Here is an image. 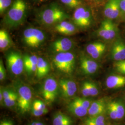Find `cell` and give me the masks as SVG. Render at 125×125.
I'll use <instances>...</instances> for the list:
<instances>
[{
  "mask_svg": "<svg viewBox=\"0 0 125 125\" xmlns=\"http://www.w3.org/2000/svg\"><path fill=\"white\" fill-rule=\"evenodd\" d=\"M38 18L42 25L51 26L66 20L69 16L58 4L52 3L40 11Z\"/></svg>",
  "mask_w": 125,
  "mask_h": 125,
  "instance_id": "6da1fadb",
  "label": "cell"
},
{
  "mask_svg": "<svg viewBox=\"0 0 125 125\" xmlns=\"http://www.w3.org/2000/svg\"><path fill=\"white\" fill-rule=\"evenodd\" d=\"M27 4L24 0H14L3 19L5 25L9 27L21 25L26 17Z\"/></svg>",
  "mask_w": 125,
  "mask_h": 125,
  "instance_id": "7a4b0ae2",
  "label": "cell"
},
{
  "mask_svg": "<svg viewBox=\"0 0 125 125\" xmlns=\"http://www.w3.org/2000/svg\"><path fill=\"white\" fill-rule=\"evenodd\" d=\"M53 63L58 71L70 75L74 70L75 56L70 52L58 53L53 58Z\"/></svg>",
  "mask_w": 125,
  "mask_h": 125,
  "instance_id": "3957f363",
  "label": "cell"
},
{
  "mask_svg": "<svg viewBox=\"0 0 125 125\" xmlns=\"http://www.w3.org/2000/svg\"><path fill=\"white\" fill-rule=\"evenodd\" d=\"M16 84V92L18 95L17 105L20 111L24 114L31 109L32 92L27 85L21 83Z\"/></svg>",
  "mask_w": 125,
  "mask_h": 125,
  "instance_id": "277c9868",
  "label": "cell"
},
{
  "mask_svg": "<svg viewBox=\"0 0 125 125\" xmlns=\"http://www.w3.org/2000/svg\"><path fill=\"white\" fill-rule=\"evenodd\" d=\"M22 39L24 44L28 47L37 48L42 45L46 39L45 33L34 27H29L23 32Z\"/></svg>",
  "mask_w": 125,
  "mask_h": 125,
  "instance_id": "5b68a950",
  "label": "cell"
},
{
  "mask_svg": "<svg viewBox=\"0 0 125 125\" xmlns=\"http://www.w3.org/2000/svg\"><path fill=\"white\" fill-rule=\"evenodd\" d=\"M73 23L81 28H88L93 21L92 13L90 9L83 5L75 9L72 16Z\"/></svg>",
  "mask_w": 125,
  "mask_h": 125,
  "instance_id": "8992f818",
  "label": "cell"
},
{
  "mask_svg": "<svg viewBox=\"0 0 125 125\" xmlns=\"http://www.w3.org/2000/svg\"><path fill=\"white\" fill-rule=\"evenodd\" d=\"M7 67L12 74L18 76L22 73L24 70L23 57L17 51H12L6 55Z\"/></svg>",
  "mask_w": 125,
  "mask_h": 125,
  "instance_id": "52a82bcc",
  "label": "cell"
},
{
  "mask_svg": "<svg viewBox=\"0 0 125 125\" xmlns=\"http://www.w3.org/2000/svg\"><path fill=\"white\" fill-rule=\"evenodd\" d=\"M59 90V86L56 80L52 77L46 78L43 83L41 91L42 96L45 102L48 103L55 100Z\"/></svg>",
  "mask_w": 125,
  "mask_h": 125,
  "instance_id": "ba28073f",
  "label": "cell"
},
{
  "mask_svg": "<svg viewBox=\"0 0 125 125\" xmlns=\"http://www.w3.org/2000/svg\"><path fill=\"white\" fill-rule=\"evenodd\" d=\"M117 34V28L115 24L111 20L106 19L101 23L97 31L99 37L106 40L114 39Z\"/></svg>",
  "mask_w": 125,
  "mask_h": 125,
  "instance_id": "9c48e42d",
  "label": "cell"
},
{
  "mask_svg": "<svg viewBox=\"0 0 125 125\" xmlns=\"http://www.w3.org/2000/svg\"><path fill=\"white\" fill-rule=\"evenodd\" d=\"M59 89L63 97L68 98L73 96L77 90L76 83L72 79L62 78L58 82Z\"/></svg>",
  "mask_w": 125,
  "mask_h": 125,
  "instance_id": "30bf717a",
  "label": "cell"
},
{
  "mask_svg": "<svg viewBox=\"0 0 125 125\" xmlns=\"http://www.w3.org/2000/svg\"><path fill=\"white\" fill-rule=\"evenodd\" d=\"M80 64L83 73L87 75L94 74L99 68V64L94 59L84 55L81 56Z\"/></svg>",
  "mask_w": 125,
  "mask_h": 125,
  "instance_id": "8fae6325",
  "label": "cell"
},
{
  "mask_svg": "<svg viewBox=\"0 0 125 125\" xmlns=\"http://www.w3.org/2000/svg\"><path fill=\"white\" fill-rule=\"evenodd\" d=\"M106 45L100 41H95L87 45L86 51L88 55L94 60L101 58L106 50Z\"/></svg>",
  "mask_w": 125,
  "mask_h": 125,
  "instance_id": "7c38bea8",
  "label": "cell"
},
{
  "mask_svg": "<svg viewBox=\"0 0 125 125\" xmlns=\"http://www.w3.org/2000/svg\"><path fill=\"white\" fill-rule=\"evenodd\" d=\"M120 12V0H107L104 8V14L107 19H115L119 16Z\"/></svg>",
  "mask_w": 125,
  "mask_h": 125,
  "instance_id": "4fadbf2b",
  "label": "cell"
},
{
  "mask_svg": "<svg viewBox=\"0 0 125 125\" xmlns=\"http://www.w3.org/2000/svg\"><path fill=\"white\" fill-rule=\"evenodd\" d=\"M74 42L68 38H62L53 42L51 48L52 51L56 53L70 52L74 47Z\"/></svg>",
  "mask_w": 125,
  "mask_h": 125,
  "instance_id": "5bb4252c",
  "label": "cell"
},
{
  "mask_svg": "<svg viewBox=\"0 0 125 125\" xmlns=\"http://www.w3.org/2000/svg\"><path fill=\"white\" fill-rule=\"evenodd\" d=\"M111 55L112 59L116 61L125 60V42L123 40L118 39L114 43Z\"/></svg>",
  "mask_w": 125,
  "mask_h": 125,
  "instance_id": "9a60e30c",
  "label": "cell"
},
{
  "mask_svg": "<svg viewBox=\"0 0 125 125\" xmlns=\"http://www.w3.org/2000/svg\"><path fill=\"white\" fill-rule=\"evenodd\" d=\"M73 23L63 21L55 25V31L65 35H72L77 31V27Z\"/></svg>",
  "mask_w": 125,
  "mask_h": 125,
  "instance_id": "2e32d148",
  "label": "cell"
},
{
  "mask_svg": "<svg viewBox=\"0 0 125 125\" xmlns=\"http://www.w3.org/2000/svg\"><path fill=\"white\" fill-rule=\"evenodd\" d=\"M107 109V106L104 99H100L92 102L88 109L90 117L102 115Z\"/></svg>",
  "mask_w": 125,
  "mask_h": 125,
  "instance_id": "e0dca14e",
  "label": "cell"
},
{
  "mask_svg": "<svg viewBox=\"0 0 125 125\" xmlns=\"http://www.w3.org/2000/svg\"><path fill=\"white\" fill-rule=\"evenodd\" d=\"M106 85L109 89H116L125 86V76L112 75L108 76L106 80Z\"/></svg>",
  "mask_w": 125,
  "mask_h": 125,
  "instance_id": "ac0fdd59",
  "label": "cell"
},
{
  "mask_svg": "<svg viewBox=\"0 0 125 125\" xmlns=\"http://www.w3.org/2000/svg\"><path fill=\"white\" fill-rule=\"evenodd\" d=\"M81 93L85 97L95 96L99 93L98 87L94 82L86 81L84 82L82 85Z\"/></svg>",
  "mask_w": 125,
  "mask_h": 125,
  "instance_id": "d6986e66",
  "label": "cell"
},
{
  "mask_svg": "<svg viewBox=\"0 0 125 125\" xmlns=\"http://www.w3.org/2000/svg\"><path fill=\"white\" fill-rule=\"evenodd\" d=\"M38 57L34 55H26L23 56L24 70L28 74L36 73Z\"/></svg>",
  "mask_w": 125,
  "mask_h": 125,
  "instance_id": "ffe728a7",
  "label": "cell"
},
{
  "mask_svg": "<svg viewBox=\"0 0 125 125\" xmlns=\"http://www.w3.org/2000/svg\"><path fill=\"white\" fill-rule=\"evenodd\" d=\"M50 71L49 62L42 57H38L36 69V76L38 79H41L47 76Z\"/></svg>",
  "mask_w": 125,
  "mask_h": 125,
  "instance_id": "44dd1931",
  "label": "cell"
},
{
  "mask_svg": "<svg viewBox=\"0 0 125 125\" xmlns=\"http://www.w3.org/2000/svg\"><path fill=\"white\" fill-rule=\"evenodd\" d=\"M67 107L69 112L77 117H83L88 114V109L78 103L75 99L69 104Z\"/></svg>",
  "mask_w": 125,
  "mask_h": 125,
  "instance_id": "7402d4cb",
  "label": "cell"
},
{
  "mask_svg": "<svg viewBox=\"0 0 125 125\" xmlns=\"http://www.w3.org/2000/svg\"><path fill=\"white\" fill-rule=\"evenodd\" d=\"M73 121L69 116L61 112L55 114L52 118L53 125H72Z\"/></svg>",
  "mask_w": 125,
  "mask_h": 125,
  "instance_id": "603a6c76",
  "label": "cell"
},
{
  "mask_svg": "<svg viewBox=\"0 0 125 125\" xmlns=\"http://www.w3.org/2000/svg\"><path fill=\"white\" fill-rule=\"evenodd\" d=\"M12 45V41L8 32L4 29L0 30V49L1 51L8 49Z\"/></svg>",
  "mask_w": 125,
  "mask_h": 125,
  "instance_id": "cb8c5ba5",
  "label": "cell"
},
{
  "mask_svg": "<svg viewBox=\"0 0 125 125\" xmlns=\"http://www.w3.org/2000/svg\"><path fill=\"white\" fill-rule=\"evenodd\" d=\"M117 114L118 120L122 119L125 115V106L124 103L121 100L114 101Z\"/></svg>",
  "mask_w": 125,
  "mask_h": 125,
  "instance_id": "d4e9b609",
  "label": "cell"
},
{
  "mask_svg": "<svg viewBox=\"0 0 125 125\" xmlns=\"http://www.w3.org/2000/svg\"><path fill=\"white\" fill-rule=\"evenodd\" d=\"M60 2L69 9H76L83 5L81 0H59Z\"/></svg>",
  "mask_w": 125,
  "mask_h": 125,
  "instance_id": "484cf974",
  "label": "cell"
},
{
  "mask_svg": "<svg viewBox=\"0 0 125 125\" xmlns=\"http://www.w3.org/2000/svg\"><path fill=\"white\" fill-rule=\"evenodd\" d=\"M18 95L17 92L13 91L8 98L5 99L3 103L7 107L14 106L18 103Z\"/></svg>",
  "mask_w": 125,
  "mask_h": 125,
  "instance_id": "4316f807",
  "label": "cell"
},
{
  "mask_svg": "<svg viewBox=\"0 0 125 125\" xmlns=\"http://www.w3.org/2000/svg\"><path fill=\"white\" fill-rule=\"evenodd\" d=\"M107 110L108 115L112 120H118L117 114L114 101L110 102L107 105Z\"/></svg>",
  "mask_w": 125,
  "mask_h": 125,
  "instance_id": "83f0119b",
  "label": "cell"
},
{
  "mask_svg": "<svg viewBox=\"0 0 125 125\" xmlns=\"http://www.w3.org/2000/svg\"><path fill=\"white\" fill-rule=\"evenodd\" d=\"M13 1L12 0H0V13L2 15L7 11H8Z\"/></svg>",
  "mask_w": 125,
  "mask_h": 125,
  "instance_id": "f1b7e54d",
  "label": "cell"
},
{
  "mask_svg": "<svg viewBox=\"0 0 125 125\" xmlns=\"http://www.w3.org/2000/svg\"><path fill=\"white\" fill-rule=\"evenodd\" d=\"M114 66L116 72L125 75V60L116 61L114 63Z\"/></svg>",
  "mask_w": 125,
  "mask_h": 125,
  "instance_id": "f546056e",
  "label": "cell"
},
{
  "mask_svg": "<svg viewBox=\"0 0 125 125\" xmlns=\"http://www.w3.org/2000/svg\"><path fill=\"white\" fill-rule=\"evenodd\" d=\"M31 108L37 110H43L46 109L47 108L46 107L45 103H44L42 101L36 100L32 103Z\"/></svg>",
  "mask_w": 125,
  "mask_h": 125,
  "instance_id": "4dcf8cb0",
  "label": "cell"
},
{
  "mask_svg": "<svg viewBox=\"0 0 125 125\" xmlns=\"http://www.w3.org/2000/svg\"><path fill=\"white\" fill-rule=\"evenodd\" d=\"M76 101L78 103H80L83 106L86 107V108H89V107L91 104L92 102L88 99H86L85 98H82V97H76L75 98Z\"/></svg>",
  "mask_w": 125,
  "mask_h": 125,
  "instance_id": "1f68e13d",
  "label": "cell"
},
{
  "mask_svg": "<svg viewBox=\"0 0 125 125\" xmlns=\"http://www.w3.org/2000/svg\"><path fill=\"white\" fill-rule=\"evenodd\" d=\"M32 115L36 117L42 116L43 115H46L48 112V109L47 108L43 109V110H37L35 109L31 108Z\"/></svg>",
  "mask_w": 125,
  "mask_h": 125,
  "instance_id": "d6a6232c",
  "label": "cell"
},
{
  "mask_svg": "<svg viewBox=\"0 0 125 125\" xmlns=\"http://www.w3.org/2000/svg\"><path fill=\"white\" fill-rule=\"evenodd\" d=\"M6 76V72L5 70L3 62L1 59L0 60V80L3 81Z\"/></svg>",
  "mask_w": 125,
  "mask_h": 125,
  "instance_id": "836d02e7",
  "label": "cell"
},
{
  "mask_svg": "<svg viewBox=\"0 0 125 125\" xmlns=\"http://www.w3.org/2000/svg\"><path fill=\"white\" fill-rule=\"evenodd\" d=\"M90 4L95 6H98L102 3L104 0H85Z\"/></svg>",
  "mask_w": 125,
  "mask_h": 125,
  "instance_id": "e575fe53",
  "label": "cell"
},
{
  "mask_svg": "<svg viewBox=\"0 0 125 125\" xmlns=\"http://www.w3.org/2000/svg\"><path fill=\"white\" fill-rule=\"evenodd\" d=\"M120 7L121 12L125 14V0H120Z\"/></svg>",
  "mask_w": 125,
  "mask_h": 125,
  "instance_id": "d590c367",
  "label": "cell"
},
{
  "mask_svg": "<svg viewBox=\"0 0 125 125\" xmlns=\"http://www.w3.org/2000/svg\"><path fill=\"white\" fill-rule=\"evenodd\" d=\"M0 125H13L12 121L8 120H4L0 121Z\"/></svg>",
  "mask_w": 125,
  "mask_h": 125,
  "instance_id": "8d00e7d4",
  "label": "cell"
},
{
  "mask_svg": "<svg viewBox=\"0 0 125 125\" xmlns=\"http://www.w3.org/2000/svg\"><path fill=\"white\" fill-rule=\"evenodd\" d=\"M84 125H99L97 124H96L94 122L89 121L88 119H86L84 121Z\"/></svg>",
  "mask_w": 125,
  "mask_h": 125,
  "instance_id": "74e56055",
  "label": "cell"
},
{
  "mask_svg": "<svg viewBox=\"0 0 125 125\" xmlns=\"http://www.w3.org/2000/svg\"><path fill=\"white\" fill-rule=\"evenodd\" d=\"M29 125H45L43 123L39 121H34L31 123Z\"/></svg>",
  "mask_w": 125,
  "mask_h": 125,
  "instance_id": "f35d334b",
  "label": "cell"
},
{
  "mask_svg": "<svg viewBox=\"0 0 125 125\" xmlns=\"http://www.w3.org/2000/svg\"><path fill=\"white\" fill-rule=\"evenodd\" d=\"M0 102L1 103L3 102V91H2V89H1V88H0Z\"/></svg>",
  "mask_w": 125,
  "mask_h": 125,
  "instance_id": "ab89813d",
  "label": "cell"
},
{
  "mask_svg": "<svg viewBox=\"0 0 125 125\" xmlns=\"http://www.w3.org/2000/svg\"><path fill=\"white\" fill-rule=\"evenodd\" d=\"M34 2L37 3H42L43 2H45V1H46L47 0H32Z\"/></svg>",
  "mask_w": 125,
  "mask_h": 125,
  "instance_id": "60d3db41",
  "label": "cell"
}]
</instances>
